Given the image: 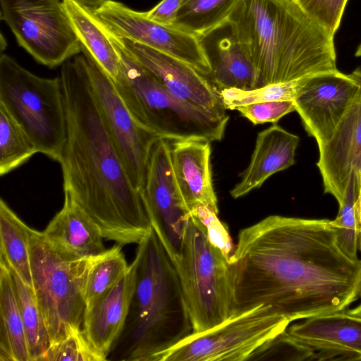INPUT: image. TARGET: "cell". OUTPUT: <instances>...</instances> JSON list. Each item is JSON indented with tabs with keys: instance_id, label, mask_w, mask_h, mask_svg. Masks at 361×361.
<instances>
[{
	"instance_id": "cell-15",
	"label": "cell",
	"mask_w": 361,
	"mask_h": 361,
	"mask_svg": "<svg viewBox=\"0 0 361 361\" xmlns=\"http://www.w3.org/2000/svg\"><path fill=\"white\" fill-rule=\"evenodd\" d=\"M121 38L137 61L173 97L208 114L228 116L219 91L207 76L180 59Z\"/></svg>"
},
{
	"instance_id": "cell-30",
	"label": "cell",
	"mask_w": 361,
	"mask_h": 361,
	"mask_svg": "<svg viewBox=\"0 0 361 361\" xmlns=\"http://www.w3.org/2000/svg\"><path fill=\"white\" fill-rule=\"evenodd\" d=\"M38 153L35 145L0 104V175L8 173Z\"/></svg>"
},
{
	"instance_id": "cell-9",
	"label": "cell",
	"mask_w": 361,
	"mask_h": 361,
	"mask_svg": "<svg viewBox=\"0 0 361 361\" xmlns=\"http://www.w3.org/2000/svg\"><path fill=\"white\" fill-rule=\"evenodd\" d=\"M290 322L270 305L233 315L202 332H192L164 353L159 361H245L264 343L286 330Z\"/></svg>"
},
{
	"instance_id": "cell-6",
	"label": "cell",
	"mask_w": 361,
	"mask_h": 361,
	"mask_svg": "<svg viewBox=\"0 0 361 361\" xmlns=\"http://www.w3.org/2000/svg\"><path fill=\"white\" fill-rule=\"evenodd\" d=\"M30 254L32 288L50 347L82 329L85 281L96 257H78L61 250L49 243L42 232L32 228Z\"/></svg>"
},
{
	"instance_id": "cell-3",
	"label": "cell",
	"mask_w": 361,
	"mask_h": 361,
	"mask_svg": "<svg viewBox=\"0 0 361 361\" xmlns=\"http://www.w3.org/2000/svg\"><path fill=\"white\" fill-rule=\"evenodd\" d=\"M227 23L255 68L258 87L338 70L334 37L290 0H241Z\"/></svg>"
},
{
	"instance_id": "cell-11",
	"label": "cell",
	"mask_w": 361,
	"mask_h": 361,
	"mask_svg": "<svg viewBox=\"0 0 361 361\" xmlns=\"http://www.w3.org/2000/svg\"><path fill=\"white\" fill-rule=\"evenodd\" d=\"M141 192L151 226L173 262L180 256L190 213L174 178L171 140L159 138L152 145Z\"/></svg>"
},
{
	"instance_id": "cell-4",
	"label": "cell",
	"mask_w": 361,
	"mask_h": 361,
	"mask_svg": "<svg viewBox=\"0 0 361 361\" xmlns=\"http://www.w3.org/2000/svg\"><path fill=\"white\" fill-rule=\"evenodd\" d=\"M137 245L134 294L111 352L117 360L159 361L193 329L175 266L152 227Z\"/></svg>"
},
{
	"instance_id": "cell-22",
	"label": "cell",
	"mask_w": 361,
	"mask_h": 361,
	"mask_svg": "<svg viewBox=\"0 0 361 361\" xmlns=\"http://www.w3.org/2000/svg\"><path fill=\"white\" fill-rule=\"evenodd\" d=\"M42 232L51 245L75 257H97L106 250L99 226L66 193L62 208Z\"/></svg>"
},
{
	"instance_id": "cell-19",
	"label": "cell",
	"mask_w": 361,
	"mask_h": 361,
	"mask_svg": "<svg viewBox=\"0 0 361 361\" xmlns=\"http://www.w3.org/2000/svg\"><path fill=\"white\" fill-rule=\"evenodd\" d=\"M135 287L133 262L124 276L84 316L82 331L106 360L121 336Z\"/></svg>"
},
{
	"instance_id": "cell-14",
	"label": "cell",
	"mask_w": 361,
	"mask_h": 361,
	"mask_svg": "<svg viewBox=\"0 0 361 361\" xmlns=\"http://www.w3.org/2000/svg\"><path fill=\"white\" fill-rule=\"evenodd\" d=\"M361 93V71L338 70L302 78L293 99L295 111L318 147L327 141Z\"/></svg>"
},
{
	"instance_id": "cell-12",
	"label": "cell",
	"mask_w": 361,
	"mask_h": 361,
	"mask_svg": "<svg viewBox=\"0 0 361 361\" xmlns=\"http://www.w3.org/2000/svg\"><path fill=\"white\" fill-rule=\"evenodd\" d=\"M91 88L104 123L133 186L142 191L154 142L161 138L142 128L117 92L114 81L85 51Z\"/></svg>"
},
{
	"instance_id": "cell-8",
	"label": "cell",
	"mask_w": 361,
	"mask_h": 361,
	"mask_svg": "<svg viewBox=\"0 0 361 361\" xmlns=\"http://www.w3.org/2000/svg\"><path fill=\"white\" fill-rule=\"evenodd\" d=\"M193 331L209 330L233 316L230 264L190 214L178 258L173 262Z\"/></svg>"
},
{
	"instance_id": "cell-17",
	"label": "cell",
	"mask_w": 361,
	"mask_h": 361,
	"mask_svg": "<svg viewBox=\"0 0 361 361\" xmlns=\"http://www.w3.org/2000/svg\"><path fill=\"white\" fill-rule=\"evenodd\" d=\"M317 166L324 192L338 202L350 176L361 171V93L331 137L319 146Z\"/></svg>"
},
{
	"instance_id": "cell-37",
	"label": "cell",
	"mask_w": 361,
	"mask_h": 361,
	"mask_svg": "<svg viewBox=\"0 0 361 361\" xmlns=\"http://www.w3.org/2000/svg\"><path fill=\"white\" fill-rule=\"evenodd\" d=\"M187 0H161L148 11L146 16L157 23L173 25L177 15Z\"/></svg>"
},
{
	"instance_id": "cell-33",
	"label": "cell",
	"mask_w": 361,
	"mask_h": 361,
	"mask_svg": "<svg viewBox=\"0 0 361 361\" xmlns=\"http://www.w3.org/2000/svg\"><path fill=\"white\" fill-rule=\"evenodd\" d=\"M104 361L106 359L92 346L82 329L72 332L49 348L42 361Z\"/></svg>"
},
{
	"instance_id": "cell-27",
	"label": "cell",
	"mask_w": 361,
	"mask_h": 361,
	"mask_svg": "<svg viewBox=\"0 0 361 361\" xmlns=\"http://www.w3.org/2000/svg\"><path fill=\"white\" fill-rule=\"evenodd\" d=\"M121 247V245L116 244L97 256L92 262L85 285V314L90 312L128 271L130 265L126 262Z\"/></svg>"
},
{
	"instance_id": "cell-26",
	"label": "cell",
	"mask_w": 361,
	"mask_h": 361,
	"mask_svg": "<svg viewBox=\"0 0 361 361\" xmlns=\"http://www.w3.org/2000/svg\"><path fill=\"white\" fill-rule=\"evenodd\" d=\"M241 0H187L173 25L200 39L226 25Z\"/></svg>"
},
{
	"instance_id": "cell-23",
	"label": "cell",
	"mask_w": 361,
	"mask_h": 361,
	"mask_svg": "<svg viewBox=\"0 0 361 361\" xmlns=\"http://www.w3.org/2000/svg\"><path fill=\"white\" fill-rule=\"evenodd\" d=\"M62 4L81 49L114 82L119 73L121 60L106 27L93 10L72 0H63Z\"/></svg>"
},
{
	"instance_id": "cell-31",
	"label": "cell",
	"mask_w": 361,
	"mask_h": 361,
	"mask_svg": "<svg viewBox=\"0 0 361 361\" xmlns=\"http://www.w3.org/2000/svg\"><path fill=\"white\" fill-rule=\"evenodd\" d=\"M302 78L283 82L271 83L252 90L236 88L219 91L226 109L235 110L238 106L266 102L293 100L298 93Z\"/></svg>"
},
{
	"instance_id": "cell-40",
	"label": "cell",
	"mask_w": 361,
	"mask_h": 361,
	"mask_svg": "<svg viewBox=\"0 0 361 361\" xmlns=\"http://www.w3.org/2000/svg\"><path fill=\"white\" fill-rule=\"evenodd\" d=\"M350 314L361 318V305H359L355 308L347 310Z\"/></svg>"
},
{
	"instance_id": "cell-13",
	"label": "cell",
	"mask_w": 361,
	"mask_h": 361,
	"mask_svg": "<svg viewBox=\"0 0 361 361\" xmlns=\"http://www.w3.org/2000/svg\"><path fill=\"white\" fill-rule=\"evenodd\" d=\"M95 15L118 36L180 59L206 76L212 65L201 39L174 25L148 18L144 11L108 0L93 10Z\"/></svg>"
},
{
	"instance_id": "cell-16",
	"label": "cell",
	"mask_w": 361,
	"mask_h": 361,
	"mask_svg": "<svg viewBox=\"0 0 361 361\" xmlns=\"http://www.w3.org/2000/svg\"><path fill=\"white\" fill-rule=\"evenodd\" d=\"M287 331L311 348L317 361H361V318L347 310L305 319Z\"/></svg>"
},
{
	"instance_id": "cell-38",
	"label": "cell",
	"mask_w": 361,
	"mask_h": 361,
	"mask_svg": "<svg viewBox=\"0 0 361 361\" xmlns=\"http://www.w3.org/2000/svg\"><path fill=\"white\" fill-rule=\"evenodd\" d=\"M92 10L99 7L108 0H72Z\"/></svg>"
},
{
	"instance_id": "cell-1",
	"label": "cell",
	"mask_w": 361,
	"mask_h": 361,
	"mask_svg": "<svg viewBox=\"0 0 361 361\" xmlns=\"http://www.w3.org/2000/svg\"><path fill=\"white\" fill-rule=\"evenodd\" d=\"M229 264L233 315L270 305L292 322L359 298L361 260L340 250L331 220L270 215L240 231Z\"/></svg>"
},
{
	"instance_id": "cell-5",
	"label": "cell",
	"mask_w": 361,
	"mask_h": 361,
	"mask_svg": "<svg viewBox=\"0 0 361 361\" xmlns=\"http://www.w3.org/2000/svg\"><path fill=\"white\" fill-rule=\"evenodd\" d=\"M106 30L121 60L114 82L125 105L142 128L171 141L213 142L223 138L228 116L208 114L173 97L137 61L122 38L108 27Z\"/></svg>"
},
{
	"instance_id": "cell-42",
	"label": "cell",
	"mask_w": 361,
	"mask_h": 361,
	"mask_svg": "<svg viewBox=\"0 0 361 361\" xmlns=\"http://www.w3.org/2000/svg\"><path fill=\"white\" fill-rule=\"evenodd\" d=\"M359 297L361 298V278H360V287H359ZM360 305H361V303Z\"/></svg>"
},
{
	"instance_id": "cell-25",
	"label": "cell",
	"mask_w": 361,
	"mask_h": 361,
	"mask_svg": "<svg viewBox=\"0 0 361 361\" xmlns=\"http://www.w3.org/2000/svg\"><path fill=\"white\" fill-rule=\"evenodd\" d=\"M32 228L0 200V261L32 288L30 254Z\"/></svg>"
},
{
	"instance_id": "cell-24",
	"label": "cell",
	"mask_w": 361,
	"mask_h": 361,
	"mask_svg": "<svg viewBox=\"0 0 361 361\" xmlns=\"http://www.w3.org/2000/svg\"><path fill=\"white\" fill-rule=\"evenodd\" d=\"M0 361H31L13 279L0 261Z\"/></svg>"
},
{
	"instance_id": "cell-10",
	"label": "cell",
	"mask_w": 361,
	"mask_h": 361,
	"mask_svg": "<svg viewBox=\"0 0 361 361\" xmlns=\"http://www.w3.org/2000/svg\"><path fill=\"white\" fill-rule=\"evenodd\" d=\"M1 18L20 47L50 68L82 52L62 1L0 0Z\"/></svg>"
},
{
	"instance_id": "cell-21",
	"label": "cell",
	"mask_w": 361,
	"mask_h": 361,
	"mask_svg": "<svg viewBox=\"0 0 361 361\" xmlns=\"http://www.w3.org/2000/svg\"><path fill=\"white\" fill-rule=\"evenodd\" d=\"M200 39L212 65L211 81L219 91L258 87L255 68L228 23Z\"/></svg>"
},
{
	"instance_id": "cell-32",
	"label": "cell",
	"mask_w": 361,
	"mask_h": 361,
	"mask_svg": "<svg viewBox=\"0 0 361 361\" xmlns=\"http://www.w3.org/2000/svg\"><path fill=\"white\" fill-rule=\"evenodd\" d=\"M315 360L314 352L294 338L287 329L255 350L247 360Z\"/></svg>"
},
{
	"instance_id": "cell-29",
	"label": "cell",
	"mask_w": 361,
	"mask_h": 361,
	"mask_svg": "<svg viewBox=\"0 0 361 361\" xmlns=\"http://www.w3.org/2000/svg\"><path fill=\"white\" fill-rule=\"evenodd\" d=\"M360 172L353 173L343 197L338 202L339 209L335 219L331 221L340 250L350 259L359 260L360 223L357 200L360 192Z\"/></svg>"
},
{
	"instance_id": "cell-20",
	"label": "cell",
	"mask_w": 361,
	"mask_h": 361,
	"mask_svg": "<svg viewBox=\"0 0 361 361\" xmlns=\"http://www.w3.org/2000/svg\"><path fill=\"white\" fill-rule=\"evenodd\" d=\"M299 141L298 135L276 124L259 132L250 164L230 191L231 197L237 199L248 194L271 176L293 166Z\"/></svg>"
},
{
	"instance_id": "cell-18",
	"label": "cell",
	"mask_w": 361,
	"mask_h": 361,
	"mask_svg": "<svg viewBox=\"0 0 361 361\" xmlns=\"http://www.w3.org/2000/svg\"><path fill=\"white\" fill-rule=\"evenodd\" d=\"M209 141H171V157L174 178L190 213L205 205L219 213L210 164Z\"/></svg>"
},
{
	"instance_id": "cell-28",
	"label": "cell",
	"mask_w": 361,
	"mask_h": 361,
	"mask_svg": "<svg viewBox=\"0 0 361 361\" xmlns=\"http://www.w3.org/2000/svg\"><path fill=\"white\" fill-rule=\"evenodd\" d=\"M9 270L25 327L31 361H42L50 342L33 288L25 284L14 271Z\"/></svg>"
},
{
	"instance_id": "cell-2",
	"label": "cell",
	"mask_w": 361,
	"mask_h": 361,
	"mask_svg": "<svg viewBox=\"0 0 361 361\" xmlns=\"http://www.w3.org/2000/svg\"><path fill=\"white\" fill-rule=\"evenodd\" d=\"M66 140L59 163L64 193L96 223L104 238L138 244L152 226L93 94L84 54L61 65Z\"/></svg>"
},
{
	"instance_id": "cell-36",
	"label": "cell",
	"mask_w": 361,
	"mask_h": 361,
	"mask_svg": "<svg viewBox=\"0 0 361 361\" xmlns=\"http://www.w3.org/2000/svg\"><path fill=\"white\" fill-rule=\"evenodd\" d=\"M238 111L253 124L277 123L286 114L295 111L293 100L272 101L238 106Z\"/></svg>"
},
{
	"instance_id": "cell-39",
	"label": "cell",
	"mask_w": 361,
	"mask_h": 361,
	"mask_svg": "<svg viewBox=\"0 0 361 361\" xmlns=\"http://www.w3.org/2000/svg\"><path fill=\"white\" fill-rule=\"evenodd\" d=\"M357 210H358V217H359V223H360V244L359 248L361 251V171H360V192L357 200Z\"/></svg>"
},
{
	"instance_id": "cell-34",
	"label": "cell",
	"mask_w": 361,
	"mask_h": 361,
	"mask_svg": "<svg viewBox=\"0 0 361 361\" xmlns=\"http://www.w3.org/2000/svg\"><path fill=\"white\" fill-rule=\"evenodd\" d=\"M331 37L337 31L348 0H290Z\"/></svg>"
},
{
	"instance_id": "cell-41",
	"label": "cell",
	"mask_w": 361,
	"mask_h": 361,
	"mask_svg": "<svg viewBox=\"0 0 361 361\" xmlns=\"http://www.w3.org/2000/svg\"><path fill=\"white\" fill-rule=\"evenodd\" d=\"M355 56L357 57H361V44L359 45L356 50Z\"/></svg>"
},
{
	"instance_id": "cell-7",
	"label": "cell",
	"mask_w": 361,
	"mask_h": 361,
	"mask_svg": "<svg viewBox=\"0 0 361 361\" xmlns=\"http://www.w3.org/2000/svg\"><path fill=\"white\" fill-rule=\"evenodd\" d=\"M0 104L29 135L38 152L59 161L67 130L60 77L38 76L1 54Z\"/></svg>"
},
{
	"instance_id": "cell-35",
	"label": "cell",
	"mask_w": 361,
	"mask_h": 361,
	"mask_svg": "<svg viewBox=\"0 0 361 361\" xmlns=\"http://www.w3.org/2000/svg\"><path fill=\"white\" fill-rule=\"evenodd\" d=\"M190 214L195 216L203 225L209 243L218 248L229 262L235 246L227 225L219 220L218 214L205 205L198 206Z\"/></svg>"
}]
</instances>
